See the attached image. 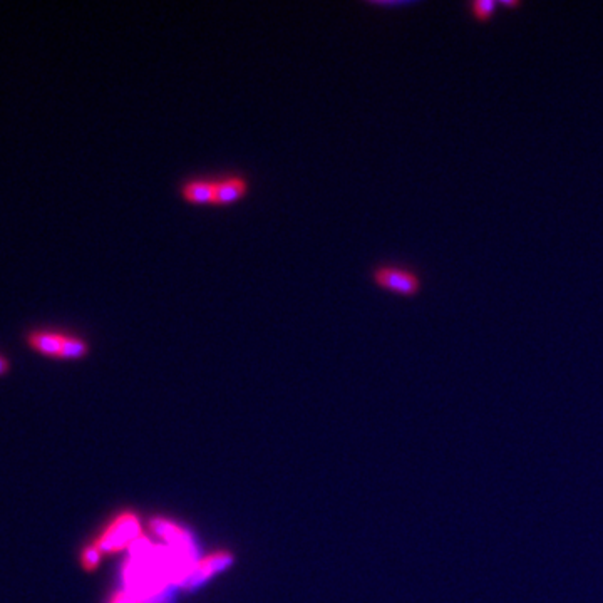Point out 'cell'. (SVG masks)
Masks as SVG:
<instances>
[{"instance_id":"7a4b0ae2","label":"cell","mask_w":603,"mask_h":603,"mask_svg":"<svg viewBox=\"0 0 603 603\" xmlns=\"http://www.w3.org/2000/svg\"><path fill=\"white\" fill-rule=\"evenodd\" d=\"M27 342L34 350L41 352L46 357L64 360L84 359L91 350L86 338L56 330H32L27 334Z\"/></svg>"},{"instance_id":"277c9868","label":"cell","mask_w":603,"mask_h":603,"mask_svg":"<svg viewBox=\"0 0 603 603\" xmlns=\"http://www.w3.org/2000/svg\"><path fill=\"white\" fill-rule=\"evenodd\" d=\"M148 533L163 541L168 548L195 553L191 531L186 526L173 521V519L155 514L148 519Z\"/></svg>"},{"instance_id":"ba28073f","label":"cell","mask_w":603,"mask_h":603,"mask_svg":"<svg viewBox=\"0 0 603 603\" xmlns=\"http://www.w3.org/2000/svg\"><path fill=\"white\" fill-rule=\"evenodd\" d=\"M498 7L500 2H495V0H476V2L466 4V11L479 24H488L495 17Z\"/></svg>"},{"instance_id":"8992f818","label":"cell","mask_w":603,"mask_h":603,"mask_svg":"<svg viewBox=\"0 0 603 603\" xmlns=\"http://www.w3.org/2000/svg\"><path fill=\"white\" fill-rule=\"evenodd\" d=\"M217 183V198L215 206H228L243 200L250 191V183L243 174H230L215 179Z\"/></svg>"},{"instance_id":"3957f363","label":"cell","mask_w":603,"mask_h":603,"mask_svg":"<svg viewBox=\"0 0 603 603\" xmlns=\"http://www.w3.org/2000/svg\"><path fill=\"white\" fill-rule=\"evenodd\" d=\"M371 277L377 287L399 297H417L422 290V277L412 267L386 263L372 268Z\"/></svg>"},{"instance_id":"7c38bea8","label":"cell","mask_w":603,"mask_h":603,"mask_svg":"<svg viewBox=\"0 0 603 603\" xmlns=\"http://www.w3.org/2000/svg\"><path fill=\"white\" fill-rule=\"evenodd\" d=\"M8 369H11V362H8V359L4 357V355H0V376L7 374Z\"/></svg>"},{"instance_id":"9c48e42d","label":"cell","mask_w":603,"mask_h":603,"mask_svg":"<svg viewBox=\"0 0 603 603\" xmlns=\"http://www.w3.org/2000/svg\"><path fill=\"white\" fill-rule=\"evenodd\" d=\"M103 557H104V553L101 552V550L96 547L94 543L86 545V547L81 550V554H79V563H81V569L87 571V573H94V571L99 569L101 561H103Z\"/></svg>"},{"instance_id":"5b68a950","label":"cell","mask_w":603,"mask_h":603,"mask_svg":"<svg viewBox=\"0 0 603 603\" xmlns=\"http://www.w3.org/2000/svg\"><path fill=\"white\" fill-rule=\"evenodd\" d=\"M233 563H235V554H233L230 550H215V552L205 554L203 558H200V560L195 561V565H193V570L190 573V578H188V582L184 587L188 588L200 587L201 583L208 582V580L213 578L215 575L222 573V571L230 569Z\"/></svg>"},{"instance_id":"6da1fadb","label":"cell","mask_w":603,"mask_h":603,"mask_svg":"<svg viewBox=\"0 0 603 603\" xmlns=\"http://www.w3.org/2000/svg\"><path fill=\"white\" fill-rule=\"evenodd\" d=\"M143 523L139 514L131 509L120 512L109 519L92 543L104 554H116L129 550L143 536Z\"/></svg>"},{"instance_id":"52a82bcc","label":"cell","mask_w":603,"mask_h":603,"mask_svg":"<svg viewBox=\"0 0 603 603\" xmlns=\"http://www.w3.org/2000/svg\"><path fill=\"white\" fill-rule=\"evenodd\" d=\"M182 198L186 203L195 206L211 205L215 206V198H217V183L215 179L208 178H195L188 179L182 184Z\"/></svg>"},{"instance_id":"8fae6325","label":"cell","mask_w":603,"mask_h":603,"mask_svg":"<svg viewBox=\"0 0 603 603\" xmlns=\"http://www.w3.org/2000/svg\"><path fill=\"white\" fill-rule=\"evenodd\" d=\"M414 2H371V6H381V7H404V6H412Z\"/></svg>"},{"instance_id":"30bf717a","label":"cell","mask_w":603,"mask_h":603,"mask_svg":"<svg viewBox=\"0 0 603 603\" xmlns=\"http://www.w3.org/2000/svg\"><path fill=\"white\" fill-rule=\"evenodd\" d=\"M500 7L506 8V11H513V8H519L523 7L521 2H518V0H501Z\"/></svg>"}]
</instances>
